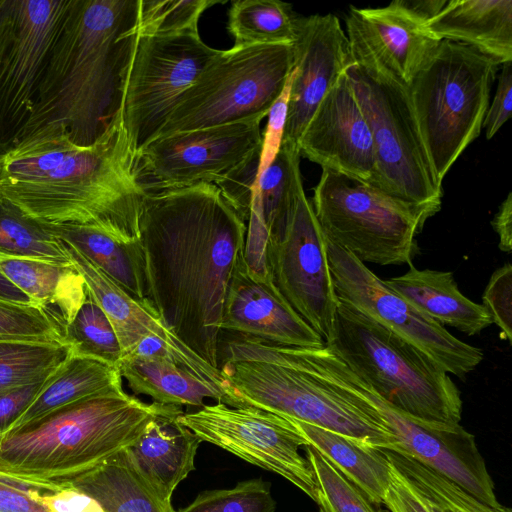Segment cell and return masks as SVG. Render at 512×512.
<instances>
[{
    "label": "cell",
    "mask_w": 512,
    "mask_h": 512,
    "mask_svg": "<svg viewBox=\"0 0 512 512\" xmlns=\"http://www.w3.org/2000/svg\"><path fill=\"white\" fill-rule=\"evenodd\" d=\"M246 233L214 184L147 194L140 210L147 299L165 327L216 368L226 291Z\"/></svg>",
    "instance_id": "cell-1"
},
{
    "label": "cell",
    "mask_w": 512,
    "mask_h": 512,
    "mask_svg": "<svg viewBox=\"0 0 512 512\" xmlns=\"http://www.w3.org/2000/svg\"><path fill=\"white\" fill-rule=\"evenodd\" d=\"M135 154L119 114L91 145L64 131L40 140L22 173L0 177V200L46 227H89L132 243L139 240L145 196L137 183Z\"/></svg>",
    "instance_id": "cell-2"
},
{
    "label": "cell",
    "mask_w": 512,
    "mask_h": 512,
    "mask_svg": "<svg viewBox=\"0 0 512 512\" xmlns=\"http://www.w3.org/2000/svg\"><path fill=\"white\" fill-rule=\"evenodd\" d=\"M138 10L139 0L71 1L15 142L48 126L64 129L80 146L103 134L119 114L121 74Z\"/></svg>",
    "instance_id": "cell-3"
},
{
    "label": "cell",
    "mask_w": 512,
    "mask_h": 512,
    "mask_svg": "<svg viewBox=\"0 0 512 512\" xmlns=\"http://www.w3.org/2000/svg\"><path fill=\"white\" fill-rule=\"evenodd\" d=\"M220 368L242 406H253L381 449L397 441L326 345L289 347L242 336Z\"/></svg>",
    "instance_id": "cell-4"
},
{
    "label": "cell",
    "mask_w": 512,
    "mask_h": 512,
    "mask_svg": "<svg viewBox=\"0 0 512 512\" xmlns=\"http://www.w3.org/2000/svg\"><path fill=\"white\" fill-rule=\"evenodd\" d=\"M182 412L123 389L88 397L1 436L0 472L64 486L133 444L154 419Z\"/></svg>",
    "instance_id": "cell-5"
},
{
    "label": "cell",
    "mask_w": 512,
    "mask_h": 512,
    "mask_svg": "<svg viewBox=\"0 0 512 512\" xmlns=\"http://www.w3.org/2000/svg\"><path fill=\"white\" fill-rule=\"evenodd\" d=\"M325 344L379 397L402 412L429 422L458 424L461 420V393L450 375L343 301L339 300Z\"/></svg>",
    "instance_id": "cell-6"
},
{
    "label": "cell",
    "mask_w": 512,
    "mask_h": 512,
    "mask_svg": "<svg viewBox=\"0 0 512 512\" xmlns=\"http://www.w3.org/2000/svg\"><path fill=\"white\" fill-rule=\"evenodd\" d=\"M348 43L351 62L345 73L374 145L370 184L435 215L441 209L442 183L433 170L407 85L361 46Z\"/></svg>",
    "instance_id": "cell-7"
},
{
    "label": "cell",
    "mask_w": 512,
    "mask_h": 512,
    "mask_svg": "<svg viewBox=\"0 0 512 512\" xmlns=\"http://www.w3.org/2000/svg\"><path fill=\"white\" fill-rule=\"evenodd\" d=\"M499 66L471 46L441 40L408 84L418 127L440 183L479 136Z\"/></svg>",
    "instance_id": "cell-8"
},
{
    "label": "cell",
    "mask_w": 512,
    "mask_h": 512,
    "mask_svg": "<svg viewBox=\"0 0 512 512\" xmlns=\"http://www.w3.org/2000/svg\"><path fill=\"white\" fill-rule=\"evenodd\" d=\"M327 240L362 263L412 265L416 236L434 216L377 187L322 169L311 201Z\"/></svg>",
    "instance_id": "cell-9"
},
{
    "label": "cell",
    "mask_w": 512,
    "mask_h": 512,
    "mask_svg": "<svg viewBox=\"0 0 512 512\" xmlns=\"http://www.w3.org/2000/svg\"><path fill=\"white\" fill-rule=\"evenodd\" d=\"M292 44L234 45L181 95L160 136L263 119L293 70Z\"/></svg>",
    "instance_id": "cell-10"
},
{
    "label": "cell",
    "mask_w": 512,
    "mask_h": 512,
    "mask_svg": "<svg viewBox=\"0 0 512 512\" xmlns=\"http://www.w3.org/2000/svg\"><path fill=\"white\" fill-rule=\"evenodd\" d=\"M198 31L138 35L120 82L119 116L135 156L156 139L181 95L219 53Z\"/></svg>",
    "instance_id": "cell-11"
},
{
    "label": "cell",
    "mask_w": 512,
    "mask_h": 512,
    "mask_svg": "<svg viewBox=\"0 0 512 512\" xmlns=\"http://www.w3.org/2000/svg\"><path fill=\"white\" fill-rule=\"evenodd\" d=\"M326 248L340 301L410 343L448 374L464 378L481 363L480 348L453 336L346 250L327 239Z\"/></svg>",
    "instance_id": "cell-12"
},
{
    "label": "cell",
    "mask_w": 512,
    "mask_h": 512,
    "mask_svg": "<svg viewBox=\"0 0 512 512\" xmlns=\"http://www.w3.org/2000/svg\"><path fill=\"white\" fill-rule=\"evenodd\" d=\"M72 0H2L0 151L25 125Z\"/></svg>",
    "instance_id": "cell-13"
},
{
    "label": "cell",
    "mask_w": 512,
    "mask_h": 512,
    "mask_svg": "<svg viewBox=\"0 0 512 512\" xmlns=\"http://www.w3.org/2000/svg\"><path fill=\"white\" fill-rule=\"evenodd\" d=\"M262 119L160 136L135 156L137 183L146 194L216 184L261 149Z\"/></svg>",
    "instance_id": "cell-14"
},
{
    "label": "cell",
    "mask_w": 512,
    "mask_h": 512,
    "mask_svg": "<svg viewBox=\"0 0 512 512\" xmlns=\"http://www.w3.org/2000/svg\"><path fill=\"white\" fill-rule=\"evenodd\" d=\"M178 420L201 442L282 476L315 501V476L299 451L308 442L290 420L253 406L221 402L183 412Z\"/></svg>",
    "instance_id": "cell-15"
},
{
    "label": "cell",
    "mask_w": 512,
    "mask_h": 512,
    "mask_svg": "<svg viewBox=\"0 0 512 512\" xmlns=\"http://www.w3.org/2000/svg\"><path fill=\"white\" fill-rule=\"evenodd\" d=\"M265 263L280 293L326 342L339 300L328 263L326 237L304 188L298 193L283 232L267 240Z\"/></svg>",
    "instance_id": "cell-16"
},
{
    "label": "cell",
    "mask_w": 512,
    "mask_h": 512,
    "mask_svg": "<svg viewBox=\"0 0 512 512\" xmlns=\"http://www.w3.org/2000/svg\"><path fill=\"white\" fill-rule=\"evenodd\" d=\"M354 376L363 396L396 438L392 451L408 455L439 472L489 506H503L497 499L474 435L459 423L429 422L412 417L387 403Z\"/></svg>",
    "instance_id": "cell-17"
},
{
    "label": "cell",
    "mask_w": 512,
    "mask_h": 512,
    "mask_svg": "<svg viewBox=\"0 0 512 512\" xmlns=\"http://www.w3.org/2000/svg\"><path fill=\"white\" fill-rule=\"evenodd\" d=\"M295 33L292 83L281 146L298 150L306 125L345 73L351 57L347 36L333 14L295 17Z\"/></svg>",
    "instance_id": "cell-18"
},
{
    "label": "cell",
    "mask_w": 512,
    "mask_h": 512,
    "mask_svg": "<svg viewBox=\"0 0 512 512\" xmlns=\"http://www.w3.org/2000/svg\"><path fill=\"white\" fill-rule=\"evenodd\" d=\"M298 150L322 167L371 183L375 155L371 131L344 73L306 125Z\"/></svg>",
    "instance_id": "cell-19"
},
{
    "label": "cell",
    "mask_w": 512,
    "mask_h": 512,
    "mask_svg": "<svg viewBox=\"0 0 512 512\" xmlns=\"http://www.w3.org/2000/svg\"><path fill=\"white\" fill-rule=\"evenodd\" d=\"M220 328L280 346L325 344L280 293L270 273L252 270L245 254L240 257L229 281Z\"/></svg>",
    "instance_id": "cell-20"
},
{
    "label": "cell",
    "mask_w": 512,
    "mask_h": 512,
    "mask_svg": "<svg viewBox=\"0 0 512 512\" xmlns=\"http://www.w3.org/2000/svg\"><path fill=\"white\" fill-rule=\"evenodd\" d=\"M345 21L348 40L407 86L441 42L403 0L380 8L351 7Z\"/></svg>",
    "instance_id": "cell-21"
},
{
    "label": "cell",
    "mask_w": 512,
    "mask_h": 512,
    "mask_svg": "<svg viewBox=\"0 0 512 512\" xmlns=\"http://www.w3.org/2000/svg\"><path fill=\"white\" fill-rule=\"evenodd\" d=\"M183 413V412H182ZM161 416L149 423L125 450L133 466L165 501L193 470L201 440L178 417Z\"/></svg>",
    "instance_id": "cell-22"
},
{
    "label": "cell",
    "mask_w": 512,
    "mask_h": 512,
    "mask_svg": "<svg viewBox=\"0 0 512 512\" xmlns=\"http://www.w3.org/2000/svg\"><path fill=\"white\" fill-rule=\"evenodd\" d=\"M426 27L439 40L471 46L500 65L512 62L511 0H447Z\"/></svg>",
    "instance_id": "cell-23"
},
{
    "label": "cell",
    "mask_w": 512,
    "mask_h": 512,
    "mask_svg": "<svg viewBox=\"0 0 512 512\" xmlns=\"http://www.w3.org/2000/svg\"><path fill=\"white\" fill-rule=\"evenodd\" d=\"M58 240L69 261L82 276L90 295L110 320L123 357L149 335L158 336L171 344L185 345L165 327L155 311L134 300L71 244Z\"/></svg>",
    "instance_id": "cell-24"
},
{
    "label": "cell",
    "mask_w": 512,
    "mask_h": 512,
    "mask_svg": "<svg viewBox=\"0 0 512 512\" xmlns=\"http://www.w3.org/2000/svg\"><path fill=\"white\" fill-rule=\"evenodd\" d=\"M409 266L404 274L384 281L435 322L469 336L479 334L492 324L484 306L461 293L452 272Z\"/></svg>",
    "instance_id": "cell-25"
},
{
    "label": "cell",
    "mask_w": 512,
    "mask_h": 512,
    "mask_svg": "<svg viewBox=\"0 0 512 512\" xmlns=\"http://www.w3.org/2000/svg\"><path fill=\"white\" fill-rule=\"evenodd\" d=\"M0 273L34 305L43 308L63 334L87 295L86 284L72 264L59 265L0 253Z\"/></svg>",
    "instance_id": "cell-26"
},
{
    "label": "cell",
    "mask_w": 512,
    "mask_h": 512,
    "mask_svg": "<svg viewBox=\"0 0 512 512\" xmlns=\"http://www.w3.org/2000/svg\"><path fill=\"white\" fill-rule=\"evenodd\" d=\"M303 188L298 150L281 146L271 165L257 177L253 190L246 241L264 246L284 230Z\"/></svg>",
    "instance_id": "cell-27"
},
{
    "label": "cell",
    "mask_w": 512,
    "mask_h": 512,
    "mask_svg": "<svg viewBox=\"0 0 512 512\" xmlns=\"http://www.w3.org/2000/svg\"><path fill=\"white\" fill-rule=\"evenodd\" d=\"M118 368L135 395H147L153 402L201 408L205 399H213L235 407L225 390L162 358L126 355Z\"/></svg>",
    "instance_id": "cell-28"
},
{
    "label": "cell",
    "mask_w": 512,
    "mask_h": 512,
    "mask_svg": "<svg viewBox=\"0 0 512 512\" xmlns=\"http://www.w3.org/2000/svg\"><path fill=\"white\" fill-rule=\"evenodd\" d=\"M122 389V377L117 366L71 353L47 377L34 401L9 431L79 400Z\"/></svg>",
    "instance_id": "cell-29"
},
{
    "label": "cell",
    "mask_w": 512,
    "mask_h": 512,
    "mask_svg": "<svg viewBox=\"0 0 512 512\" xmlns=\"http://www.w3.org/2000/svg\"><path fill=\"white\" fill-rule=\"evenodd\" d=\"M288 420L309 445L323 455L373 504H382L391 481V464L383 449L304 422Z\"/></svg>",
    "instance_id": "cell-30"
},
{
    "label": "cell",
    "mask_w": 512,
    "mask_h": 512,
    "mask_svg": "<svg viewBox=\"0 0 512 512\" xmlns=\"http://www.w3.org/2000/svg\"><path fill=\"white\" fill-rule=\"evenodd\" d=\"M64 486L90 495L105 512H176L141 476L125 449Z\"/></svg>",
    "instance_id": "cell-31"
},
{
    "label": "cell",
    "mask_w": 512,
    "mask_h": 512,
    "mask_svg": "<svg viewBox=\"0 0 512 512\" xmlns=\"http://www.w3.org/2000/svg\"><path fill=\"white\" fill-rule=\"evenodd\" d=\"M44 227L52 236L79 250L134 300L155 311L146 295L140 239L124 243L94 228Z\"/></svg>",
    "instance_id": "cell-32"
},
{
    "label": "cell",
    "mask_w": 512,
    "mask_h": 512,
    "mask_svg": "<svg viewBox=\"0 0 512 512\" xmlns=\"http://www.w3.org/2000/svg\"><path fill=\"white\" fill-rule=\"evenodd\" d=\"M228 31L236 46L292 44L295 16L292 6L278 0H237L228 12Z\"/></svg>",
    "instance_id": "cell-33"
},
{
    "label": "cell",
    "mask_w": 512,
    "mask_h": 512,
    "mask_svg": "<svg viewBox=\"0 0 512 512\" xmlns=\"http://www.w3.org/2000/svg\"><path fill=\"white\" fill-rule=\"evenodd\" d=\"M383 450L390 464L442 512H512L505 506L495 508L483 503L454 481L408 455Z\"/></svg>",
    "instance_id": "cell-34"
},
{
    "label": "cell",
    "mask_w": 512,
    "mask_h": 512,
    "mask_svg": "<svg viewBox=\"0 0 512 512\" xmlns=\"http://www.w3.org/2000/svg\"><path fill=\"white\" fill-rule=\"evenodd\" d=\"M87 287V286H86ZM63 342L71 353L119 365L123 354L115 330L87 289V295L66 326Z\"/></svg>",
    "instance_id": "cell-35"
},
{
    "label": "cell",
    "mask_w": 512,
    "mask_h": 512,
    "mask_svg": "<svg viewBox=\"0 0 512 512\" xmlns=\"http://www.w3.org/2000/svg\"><path fill=\"white\" fill-rule=\"evenodd\" d=\"M70 354L62 342L0 341V391L49 375Z\"/></svg>",
    "instance_id": "cell-36"
},
{
    "label": "cell",
    "mask_w": 512,
    "mask_h": 512,
    "mask_svg": "<svg viewBox=\"0 0 512 512\" xmlns=\"http://www.w3.org/2000/svg\"><path fill=\"white\" fill-rule=\"evenodd\" d=\"M0 253L70 265L57 238L44 226L24 217L0 200Z\"/></svg>",
    "instance_id": "cell-37"
},
{
    "label": "cell",
    "mask_w": 512,
    "mask_h": 512,
    "mask_svg": "<svg viewBox=\"0 0 512 512\" xmlns=\"http://www.w3.org/2000/svg\"><path fill=\"white\" fill-rule=\"evenodd\" d=\"M304 449L315 476L320 512H382L314 447L308 444Z\"/></svg>",
    "instance_id": "cell-38"
},
{
    "label": "cell",
    "mask_w": 512,
    "mask_h": 512,
    "mask_svg": "<svg viewBox=\"0 0 512 512\" xmlns=\"http://www.w3.org/2000/svg\"><path fill=\"white\" fill-rule=\"evenodd\" d=\"M220 0H139L135 32L138 35H171L198 31L201 14Z\"/></svg>",
    "instance_id": "cell-39"
},
{
    "label": "cell",
    "mask_w": 512,
    "mask_h": 512,
    "mask_svg": "<svg viewBox=\"0 0 512 512\" xmlns=\"http://www.w3.org/2000/svg\"><path fill=\"white\" fill-rule=\"evenodd\" d=\"M269 482L261 478L239 482L232 488L206 490L176 512H275Z\"/></svg>",
    "instance_id": "cell-40"
},
{
    "label": "cell",
    "mask_w": 512,
    "mask_h": 512,
    "mask_svg": "<svg viewBox=\"0 0 512 512\" xmlns=\"http://www.w3.org/2000/svg\"><path fill=\"white\" fill-rule=\"evenodd\" d=\"M0 341L63 342L55 320L41 307L0 299Z\"/></svg>",
    "instance_id": "cell-41"
},
{
    "label": "cell",
    "mask_w": 512,
    "mask_h": 512,
    "mask_svg": "<svg viewBox=\"0 0 512 512\" xmlns=\"http://www.w3.org/2000/svg\"><path fill=\"white\" fill-rule=\"evenodd\" d=\"M482 305L501 331V338L511 343L512 339V266L506 263L497 269L482 295Z\"/></svg>",
    "instance_id": "cell-42"
},
{
    "label": "cell",
    "mask_w": 512,
    "mask_h": 512,
    "mask_svg": "<svg viewBox=\"0 0 512 512\" xmlns=\"http://www.w3.org/2000/svg\"><path fill=\"white\" fill-rule=\"evenodd\" d=\"M259 162L260 150L214 184L245 221H248L250 215Z\"/></svg>",
    "instance_id": "cell-43"
},
{
    "label": "cell",
    "mask_w": 512,
    "mask_h": 512,
    "mask_svg": "<svg viewBox=\"0 0 512 512\" xmlns=\"http://www.w3.org/2000/svg\"><path fill=\"white\" fill-rule=\"evenodd\" d=\"M61 487L26 481L0 472V512H48L36 495Z\"/></svg>",
    "instance_id": "cell-44"
},
{
    "label": "cell",
    "mask_w": 512,
    "mask_h": 512,
    "mask_svg": "<svg viewBox=\"0 0 512 512\" xmlns=\"http://www.w3.org/2000/svg\"><path fill=\"white\" fill-rule=\"evenodd\" d=\"M291 83L292 72L283 91L268 112L267 125L264 130V134L262 135L257 177L271 165L281 148L287 118Z\"/></svg>",
    "instance_id": "cell-45"
},
{
    "label": "cell",
    "mask_w": 512,
    "mask_h": 512,
    "mask_svg": "<svg viewBox=\"0 0 512 512\" xmlns=\"http://www.w3.org/2000/svg\"><path fill=\"white\" fill-rule=\"evenodd\" d=\"M382 504L391 512H442L391 465V481Z\"/></svg>",
    "instance_id": "cell-46"
},
{
    "label": "cell",
    "mask_w": 512,
    "mask_h": 512,
    "mask_svg": "<svg viewBox=\"0 0 512 512\" xmlns=\"http://www.w3.org/2000/svg\"><path fill=\"white\" fill-rule=\"evenodd\" d=\"M49 375L0 391V436L6 434L27 410Z\"/></svg>",
    "instance_id": "cell-47"
},
{
    "label": "cell",
    "mask_w": 512,
    "mask_h": 512,
    "mask_svg": "<svg viewBox=\"0 0 512 512\" xmlns=\"http://www.w3.org/2000/svg\"><path fill=\"white\" fill-rule=\"evenodd\" d=\"M512 107V64H502V70L498 78L497 90L493 101L488 106L483 128L486 130V138L491 139L502 125L510 118Z\"/></svg>",
    "instance_id": "cell-48"
},
{
    "label": "cell",
    "mask_w": 512,
    "mask_h": 512,
    "mask_svg": "<svg viewBox=\"0 0 512 512\" xmlns=\"http://www.w3.org/2000/svg\"><path fill=\"white\" fill-rule=\"evenodd\" d=\"M48 512H105L97 500L71 486L36 495Z\"/></svg>",
    "instance_id": "cell-49"
},
{
    "label": "cell",
    "mask_w": 512,
    "mask_h": 512,
    "mask_svg": "<svg viewBox=\"0 0 512 512\" xmlns=\"http://www.w3.org/2000/svg\"><path fill=\"white\" fill-rule=\"evenodd\" d=\"M495 232L499 236V248L503 252L512 250V193L509 192L501 203L497 213L491 222Z\"/></svg>",
    "instance_id": "cell-50"
},
{
    "label": "cell",
    "mask_w": 512,
    "mask_h": 512,
    "mask_svg": "<svg viewBox=\"0 0 512 512\" xmlns=\"http://www.w3.org/2000/svg\"><path fill=\"white\" fill-rule=\"evenodd\" d=\"M0 299L21 304H33L31 299L0 273Z\"/></svg>",
    "instance_id": "cell-51"
},
{
    "label": "cell",
    "mask_w": 512,
    "mask_h": 512,
    "mask_svg": "<svg viewBox=\"0 0 512 512\" xmlns=\"http://www.w3.org/2000/svg\"><path fill=\"white\" fill-rule=\"evenodd\" d=\"M1 6H2V0H0V40H1Z\"/></svg>",
    "instance_id": "cell-52"
},
{
    "label": "cell",
    "mask_w": 512,
    "mask_h": 512,
    "mask_svg": "<svg viewBox=\"0 0 512 512\" xmlns=\"http://www.w3.org/2000/svg\"><path fill=\"white\" fill-rule=\"evenodd\" d=\"M0 438H1V436H0Z\"/></svg>",
    "instance_id": "cell-53"
},
{
    "label": "cell",
    "mask_w": 512,
    "mask_h": 512,
    "mask_svg": "<svg viewBox=\"0 0 512 512\" xmlns=\"http://www.w3.org/2000/svg\"><path fill=\"white\" fill-rule=\"evenodd\" d=\"M1 152V151H0Z\"/></svg>",
    "instance_id": "cell-54"
}]
</instances>
